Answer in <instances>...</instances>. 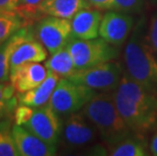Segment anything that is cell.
<instances>
[{"label":"cell","mask_w":157,"mask_h":156,"mask_svg":"<svg viewBox=\"0 0 157 156\" xmlns=\"http://www.w3.org/2000/svg\"><path fill=\"white\" fill-rule=\"evenodd\" d=\"M144 21H139L129 36L124 52L126 72L157 93V54L147 40Z\"/></svg>","instance_id":"cell-1"},{"label":"cell","mask_w":157,"mask_h":156,"mask_svg":"<svg viewBox=\"0 0 157 156\" xmlns=\"http://www.w3.org/2000/svg\"><path fill=\"white\" fill-rule=\"evenodd\" d=\"M94 125L98 135L109 146L115 145L134 134L119 112L113 94L96 93L81 109Z\"/></svg>","instance_id":"cell-2"},{"label":"cell","mask_w":157,"mask_h":156,"mask_svg":"<svg viewBox=\"0 0 157 156\" xmlns=\"http://www.w3.org/2000/svg\"><path fill=\"white\" fill-rule=\"evenodd\" d=\"M66 48L72 56L76 69H84L115 60L119 56L118 47L102 38L87 40L72 38Z\"/></svg>","instance_id":"cell-3"},{"label":"cell","mask_w":157,"mask_h":156,"mask_svg":"<svg viewBox=\"0 0 157 156\" xmlns=\"http://www.w3.org/2000/svg\"><path fill=\"white\" fill-rule=\"evenodd\" d=\"M124 72L122 65L112 60L88 68L76 69L67 78L94 90L112 91L118 88Z\"/></svg>","instance_id":"cell-4"},{"label":"cell","mask_w":157,"mask_h":156,"mask_svg":"<svg viewBox=\"0 0 157 156\" xmlns=\"http://www.w3.org/2000/svg\"><path fill=\"white\" fill-rule=\"evenodd\" d=\"M98 92L87 86L61 77L54 89L49 105L58 115H70L79 112Z\"/></svg>","instance_id":"cell-5"},{"label":"cell","mask_w":157,"mask_h":156,"mask_svg":"<svg viewBox=\"0 0 157 156\" xmlns=\"http://www.w3.org/2000/svg\"><path fill=\"white\" fill-rule=\"evenodd\" d=\"M119 112L136 134L145 135L151 132L157 124V109L136 102L118 90L113 93Z\"/></svg>","instance_id":"cell-6"},{"label":"cell","mask_w":157,"mask_h":156,"mask_svg":"<svg viewBox=\"0 0 157 156\" xmlns=\"http://www.w3.org/2000/svg\"><path fill=\"white\" fill-rule=\"evenodd\" d=\"M36 36L50 54L65 49L73 38L71 19L47 16L39 21Z\"/></svg>","instance_id":"cell-7"},{"label":"cell","mask_w":157,"mask_h":156,"mask_svg":"<svg viewBox=\"0 0 157 156\" xmlns=\"http://www.w3.org/2000/svg\"><path fill=\"white\" fill-rule=\"evenodd\" d=\"M50 145L57 146L62 134V124L59 115L49 104L34 108L31 119L22 126Z\"/></svg>","instance_id":"cell-8"},{"label":"cell","mask_w":157,"mask_h":156,"mask_svg":"<svg viewBox=\"0 0 157 156\" xmlns=\"http://www.w3.org/2000/svg\"><path fill=\"white\" fill-rule=\"evenodd\" d=\"M132 13L111 9L102 15L99 36L116 47L128 41L134 29L135 19Z\"/></svg>","instance_id":"cell-9"},{"label":"cell","mask_w":157,"mask_h":156,"mask_svg":"<svg viewBox=\"0 0 157 156\" xmlns=\"http://www.w3.org/2000/svg\"><path fill=\"white\" fill-rule=\"evenodd\" d=\"M98 130L81 111L68 115L62 127V137L66 146L82 148L95 140Z\"/></svg>","instance_id":"cell-10"},{"label":"cell","mask_w":157,"mask_h":156,"mask_svg":"<svg viewBox=\"0 0 157 156\" xmlns=\"http://www.w3.org/2000/svg\"><path fill=\"white\" fill-rule=\"evenodd\" d=\"M48 69L40 62H29L12 67L9 80L17 93L34 89L45 80Z\"/></svg>","instance_id":"cell-11"},{"label":"cell","mask_w":157,"mask_h":156,"mask_svg":"<svg viewBox=\"0 0 157 156\" xmlns=\"http://www.w3.org/2000/svg\"><path fill=\"white\" fill-rule=\"evenodd\" d=\"M12 136L21 156L56 155V146L48 144L22 126H12Z\"/></svg>","instance_id":"cell-12"},{"label":"cell","mask_w":157,"mask_h":156,"mask_svg":"<svg viewBox=\"0 0 157 156\" xmlns=\"http://www.w3.org/2000/svg\"><path fill=\"white\" fill-rule=\"evenodd\" d=\"M102 14L99 9L84 8L71 18L72 36L77 39H94L99 36Z\"/></svg>","instance_id":"cell-13"},{"label":"cell","mask_w":157,"mask_h":156,"mask_svg":"<svg viewBox=\"0 0 157 156\" xmlns=\"http://www.w3.org/2000/svg\"><path fill=\"white\" fill-rule=\"evenodd\" d=\"M60 76L55 72L48 70V74L44 81L34 89L18 93L17 101L21 105H29L32 108H39L49 104L51 96L54 92L57 83L60 80Z\"/></svg>","instance_id":"cell-14"},{"label":"cell","mask_w":157,"mask_h":156,"mask_svg":"<svg viewBox=\"0 0 157 156\" xmlns=\"http://www.w3.org/2000/svg\"><path fill=\"white\" fill-rule=\"evenodd\" d=\"M48 50L34 35L21 43L12 53L11 68L29 62H43L47 59Z\"/></svg>","instance_id":"cell-15"},{"label":"cell","mask_w":157,"mask_h":156,"mask_svg":"<svg viewBox=\"0 0 157 156\" xmlns=\"http://www.w3.org/2000/svg\"><path fill=\"white\" fill-rule=\"evenodd\" d=\"M33 35L34 32L29 26H22L7 41L0 45V82H7L9 80L13 51L21 43Z\"/></svg>","instance_id":"cell-16"},{"label":"cell","mask_w":157,"mask_h":156,"mask_svg":"<svg viewBox=\"0 0 157 156\" xmlns=\"http://www.w3.org/2000/svg\"><path fill=\"white\" fill-rule=\"evenodd\" d=\"M91 7L87 0H43L40 10L42 15L71 19L84 8Z\"/></svg>","instance_id":"cell-17"},{"label":"cell","mask_w":157,"mask_h":156,"mask_svg":"<svg viewBox=\"0 0 157 156\" xmlns=\"http://www.w3.org/2000/svg\"><path fill=\"white\" fill-rule=\"evenodd\" d=\"M112 156H147L150 154L149 142L146 141L144 135L132 134L115 145L109 146L105 150Z\"/></svg>","instance_id":"cell-18"},{"label":"cell","mask_w":157,"mask_h":156,"mask_svg":"<svg viewBox=\"0 0 157 156\" xmlns=\"http://www.w3.org/2000/svg\"><path fill=\"white\" fill-rule=\"evenodd\" d=\"M45 66L48 70H51L58 74L60 77L67 78L76 71L74 61L68 49H62L52 54L49 60H47Z\"/></svg>","instance_id":"cell-19"},{"label":"cell","mask_w":157,"mask_h":156,"mask_svg":"<svg viewBox=\"0 0 157 156\" xmlns=\"http://www.w3.org/2000/svg\"><path fill=\"white\" fill-rule=\"evenodd\" d=\"M23 26V21L15 11L0 9V45Z\"/></svg>","instance_id":"cell-20"},{"label":"cell","mask_w":157,"mask_h":156,"mask_svg":"<svg viewBox=\"0 0 157 156\" xmlns=\"http://www.w3.org/2000/svg\"><path fill=\"white\" fill-rule=\"evenodd\" d=\"M19 152L16 148L12 136L10 120L6 119L0 122V156H17Z\"/></svg>","instance_id":"cell-21"},{"label":"cell","mask_w":157,"mask_h":156,"mask_svg":"<svg viewBox=\"0 0 157 156\" xmlns=\"http://www.w3.org/2000/svg\"><path fill=\"white\" fill-rule=\"evenodd\" d=\"M43 0H19L15 12L25 21H33L42 15L40 7Z\"/></svg>","instance_id":"cell-22"},{"label":"cell","mask_w":157,"mask_h":156,"mask_svg":"<svg viewBox=\"0 0 157 156\" xmlns=\"http://www.w3.org/2000/svg\"><path fill=\"white\" fill-rule=\"evenodd\" d=\"M144 1L145 0H115V3L118 10L129 13H139L142 11Z\"/></svg>","instance_id":"cell-23"},{"label":"cell","mask_w":157,"mask_h":156,"mask_svg":"<svg viewBox=\"0 0 157 156\" xmlns=\"http://www.w3.org/2000/svg\"><path fill=\"white\" fill-rule=\"evenodd\" d=\"M33 112H34V108L29 107V105L19 104L18 107H16L14 112H13L15 124L19 126H23L31 119Z\"/></svg>","instance_id":"cell-24"},{"label":"cell","mask_w":157,"mask_h":156,"mask_svg":"<svg viewBox=\"0 0 157 156\" xmlns=\"http://www.w3.org/2000/svg\"><path fill=\"white\" fill-rule=\"evenodd\" d=\"M146 36L149 44L151 45V47L157 54V13L150 19Z\"/></svg>","instance_id":"cell-25"},{"label":"cell","mask_w":157,"mask_h":156,"mask_svg":"<svg viewBox=\"0 0 157 156\" xmlns=\"http://www.w3.org/2000/svg\"><path fill=\"white\" fill-rule=\"evenodd\" d=\"M17 97H15V96H13L12 98L6 101H0V122L14 112V109L17 107Z\"/></svg>","instance_id":"cell-26"},{"label":"cell","mask_w":157,"mask_h":156,"mask_svg":"<svg viewBox=\"0 0 157 156\" xmlns=\"http://www.w3.org/2000/svg\"><path fill=\"white\" fill-rule=\"evenodd\" d=\"M15 89L11 83L0 82V101H6L14 96Z\"/></svg>","instance_id":"cell-27"},{"label":"cell","mask_w":157,"mask_h":156,"mask_svg":"<svg viewBox=\"0 0 157 156\" xmlns=\"http://www.w3.org/2000/svg\"><path fill=\"white\" fill-rule=\"evenodd\" d=\"M92 7L99 10H111L117 9L115 0H87Z\"/></svg>","instance_id":"cell-28"},{"label":"cell","mask_w":157,"mask_h":156,"mask_svg":"<svg viewBox=\"0 0 157 156\" xmlns=\"http://www.w3.org/2000/svg\"><path fill=\"white\" fill-rule=\"evenodd\" d=\"M152 135L149 141V150L150 154L157 156V124L154 127V129L152 130Z\"/></svg>","instance_id":"cell-29"},{"label":"cell","mask_w":157,"mask_h":156,"mask_svg":"<svg viewBox=\"0 0 157 156\" xmlns=\"http://www.w3.org/2000/svg\"><path fill=\"white\" fill-rule=\"evenodd\" d=\"M19 0H0V9L15 11Z\"/></svg>","instance_id":"cell-30"},{"label":"cell","mask_w":157,"mask_h":156,"mask_svg":"<svg viewBox=\"0 0 157 156\" xmlns=\"http://www.w3.org/2000/svg\"><path fill=\"white\" fill-rule=\"evenodd\" d=\"M146 1L152 3V4H157V0H146Z\"/></svg>","instance_id":"cell-31"}]
</instances>
